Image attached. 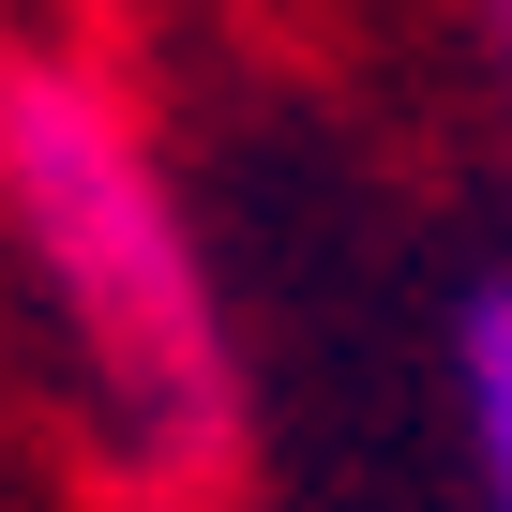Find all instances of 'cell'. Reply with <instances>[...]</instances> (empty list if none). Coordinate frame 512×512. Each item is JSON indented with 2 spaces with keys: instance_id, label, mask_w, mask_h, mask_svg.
Segmentation results:
<instances>
[{
  "instance_id": "2",
  "label": "cell",
  "mask_w": 512,
  "mask_h": 512,
  "mask_svg": "<svg viewBox=\"0 0 512 512\" xmlns=\"http://www.w3.org/2000/svg\"><path fill=\"white\" fill-rule=\"evenodd\" d=\"M452 437H467V497L512 512V287H467L452 317Z\"/></svg>"
},
{
  "instance_id": "1",
  "label": "cell",
  "mask_w": 512,
  "mask_h": 512,
  "mask_svg": "<svg viewBox=\"0 0 512 512\" xmlns=\"http://www.w3.org/2000/svg\"><path fill=\"white\" fill-rule=\"evenodd\" d=\"M0 241L91 392V422L136 467H196L226 437V332H211V272L196 226L136 136V106L91 61H0Z\"/></svg>"
},
{
  "instance_id": "3",
  "label": "cell",
  "mask_w": 512,
  "mask_h": 512,
  "mask_svg": "<svg viewBox=\"0 0 512 512\" xmlns=\"http://www.w3.org/2000/svg\"><path fill=\"white\" fill-rule=\"evenodd\" d=\"M497 31H512V0H497Z\"/></svg>"
}]
</instances>
